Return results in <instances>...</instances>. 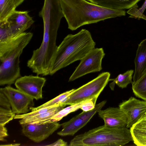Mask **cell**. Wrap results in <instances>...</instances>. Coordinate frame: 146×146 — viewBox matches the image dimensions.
<instances>
[{"instance_id":"cell-2","label":"cell","mask_w":146,"mask_h":146,"mask_svg":"<svg viewBox=\"0 0 146 146\" xmlns=\"http://www.w3.org/2000/svg\"><path fill=\"white\" fill-rule=\"evenodd\" d=\"M95 45L91 33L87 30L82 29L75 34H68L58 46L52 61L49 75H52L74 62L80 60L95 48Z\"/></svg>"},{"instance_id":"cell-12","label":"cell","mask_w":146,"mask_h":146,"mask_svg":"<svg viewBox=\"0 0 146 146\" xmlns=\"http://www.w3.org/2000/svg\"><path fill=\"white\" fill-rule=\"evenodd\" d=\"M27 11H14L7 18L13 37L25 32L34 22Z\"/></svg>"},{"instance_id":"cell-4","label":"cell","mask_w":146,"mask_h":146,"mask_svg":"<svg viewBox=\"0 0 146 146\" xmlns=\"http://www.w3.org/2000/svg\"><path fill=\"white\" fill-rule=\"evenodd\" d=\"M133 139L130 129L127 127L114 128L103 125L75 136L70 146H122Z\"/></svg>"},{"instance_id":"cell-10","label":"cell","mask_w":146,"mask_h":146,"mask_svg":"<svg viewBox=\"0 0 146 146\" xmlns=\"http://www.w3.org/2000/svg\"><path fill=\"white\" fill-rule=\"evenodd\" d=\"M45 78L38 75L21 76L15 81V84L17 89L34 99H42V88L46 82Z\"/></svg>"},{"instance_id":"cell-16","label":"cell","mask_w":146,"mask_h":146,"mask_svg":"<svg viewBox=\"0 0 146 146\" xmlns=\"http://www.w3.org/2000/svg\"><path fill=\"white\" fill-rule=\"evenodd\" d=\"M103 7L114 9H130L141 0H87Z\"/></svg>"},{"instance_id":"cell-24","label":"cell","mask_w":146,"mask_h":146,"mask_svg":"<svg viewBox=\"0 0 146 146\" xmlns=\"http://www.w3.org/2000/svg\"><path fill=\"white\" fill-rule=\"evenodd\" d=\"M15 115L12 109L0 107V125L4 126L14 119Z\"/></svg>"},{"instance_id":"cell-19","label":"cell","mask_w":146,"mask_h":146,"mask_svg":"<svg viewBox=\"0 0 146 146\" xmlns=\"http://www.w3.org/2000/svg\"><path fill=\"white\" fill-rule=\"evenodd\" d=\"M133 70H128L123 74H119L110 84V86L112 90L114 89L115 84L119 87L123 88L126 87L128 85L131 83Z\"/></svg>"},{"instance_id":"cell-6","label":"cell","mask_w":146,"mask_h":146,"mask_svg":"<svg viewBox=\"0 0 146 146\" xmlns=\"http://www.w3.org/2000/svg\"><path fill=\"white\" fill-rule=\"evenodd\" d=\"M105 55L102 48L92 49L80 60L68 81H73L90 73L100 71L102 69V60Z\"/></svg>"},{"instance_id":"cell-3","label":"cell","mask_w":146,"mask_h":146,"mask_svg":"<svg viewBox=\"0 0 146 146\" xmlns=\"http://www.w3.org/2000/svg\"><path fill=\"white\" fill-rule=\"evenodd\" d=\"M33 36L24 32L0 42V86H10L21 77L20 57Z\"/></svg>"},{"instance_id":"cell-9","label":"cell","mask_w":146,"mask_h":146,"mask_svg":"<svg viewBox=\"0 0 146 146\" xmlns=\"http://www.w3.org/2000/svg\"><path fill=\"white\" fill-rule=\"evenodd\" d=\"M21 125L24 135L36 143L46 139L61 126L59 123L54 121L40 124L24 123Z\"/></svg>"},{"instance_id":"cell-20","label":"cell","mask_w":146,"mask_h":146,"mask_svg":"<svg viewBox=\"0 0 146 146\" xmlns=\"http://www.w3.org/2000/svg\"><path fill=\"white\" fill-rule=\"evenodd\" d=\"M16 7L13 0H0V22L6 20Z\"/></svg>"},{"instance_id":"cell-18","label":"cell","mask_w":146,"mask_h":146,"mask_svg":"<svg viewBox=\"0 0 146 146\" xmlns=\"http://www.w3.org/2000/svg\"><path fill=\"white\" fill-rule=\"evenodd\" d=\"M132 89L137 97L146 101V71L136 81L131 82Z\"/></svg>"},{"instance_id":"cell-22","label":"cell","mask_w":146,"mask_h":146,"mask_svg":"<svg viewBox=\"0 0 146 146\" xmlns=\"http://www.w3.org/2000/svg\"><path fill=\"white\" fill-rule=\"evenodd\" d=\"M74 90L75 89H73L64 92L52 99L38 107H33L31 108L30 110H31L32 111L41 108L60 104V102L70 95Z\"/></svg>"},{"instance_id":"cell-8","label":"cell","mask_w":146,"mask_h":146,"mask_svg":"<svg viewBox=\"0 0 146 146\" xmlns=\"http://www.w3.org/2000/svg\"><path fill=\"white\" fill-rule=\"evenodd\" d=\"M6 96L15 114H25L34 106V99L18 89L8 86L0 89Z\"/></svg>"},{"instance_id":"cell-11","label":"cell","mask_w":146,"mask_h":146,"mask_svg":"<svg viewBox=\"0 0 146 146\" xmlns=\"http://www.w3.org/2000/svg\"><path fill=\"white\" fill-rule=\"evenodd\" d=\"M119 108L126 116V127L130 128L146 112V101L131 97L128 100L121 103Z\"/></svg>"},{"instance_id":"cell-7","label":"cell","mask_w":146,"mask_h":146,"mask_svg":"<svg viewBox=\"0 0 146 146\" xmlns=\"http://www.w3.org/2000/svg\"><path fill=\"white\" fill-rule=\"evenodd\" d=\"M106 101L104 100L97 104L93 110L87 111H83L70 120L61 124L62 129L57 133L62 136H73L85 126L92 117L104 106Z\"/></svg>"},{"instance_id":"cell-30","label":"cell","mask_w":146,"mask_h":146,"mask_svg":"<svg viewBox=\"0 0 146 146\" xmlns=\"http://www.w3.org/2000/svg\"><path fill=\"white\" fill-rule=\"evenodd\" d=\"M14 3L17 7L21 4L24 0H13Z\"/></svg>"},{"instance_id":"cell-17","label":"cell","mask_w":146,"mask_h":146,"mask_svg":"<svg viewBox=\"0 0 146 146\" xmlns=\"http://www.w3.org/2000/svg\"><path fill=\"white\" fill-rule=\"evenodd\" d=\"M66 106H63L53 111L47 112L25 119H21L19 121L21 125L24 123L40 124L44 123L54 116Z\"/></svg>"},{"instance_id":"cell-5","label":"cell","mask_w":146,"mask_h":146,"mask_svg":"<svg viewBox=\"0 0 146 146\" xmlns=\"http://www.w3.org/2000/svg\"><path fill=\"white\" fill-rule=\"evenodd\" d=\"M110 73L103 72L94 79L77 89L64 100L60 104L72 105L85 100L98 98L110 80Z\"/></svg>"},{"instance_id":"cell-23","label":"cell","mask_w":146,"mask_h":146,"mask_svg":"<svg viewBox=\"0 0 146 146\" xmlns=\"http://www.w3.org/2000/svg\"><path fill=\"white\" fill-rule=\"evenodd\" d=\"M63 106H66L65 105L57 104L51 106L41 108L28 113L22 114L15 115L14 119H23L35 115L40 113L48 111L56 110Z\"/></svg>"},{"instance_id":"cell-27","label":"cell","mask_w":146,"mask_h":146,"mask_svg":"<svg viewBox=\"0 0 146 146\" xmlns=\"http://www.w3.org/2000/svg\"><path fill=\"white\" fill-rule=\"evenodd\" d=\"M98 98L95 97L86 100L83 104L80 109L85 111L93 110L95 108Z\"/></svg>"},{"instance_id":"cell-26","label":"cell","mask_w":146,"mask_h":146,"mask_svg":"<svg viewBox=\"0 0 146 146\" xmlns=\"http://www.w3.org/2000/svg\"><path fill=\"white\" fill-rule=\"evenodd\" d=\"M137 5L130 8L127 13L130 15L129 17L137 18H139L145 19L146 16L143 14L146 8V0L141 7L138 9L137 8Z\"/></svg>"},{"instance_id":"cell-13","label":"cell","mask_w":146,"mask_h":146,"mask_svg":"<svg viewBox=\"0 0 146 146\" xmlns=\"http://www.w3.org/2000/svg\"><path fill=\"white\" fill-rule=\"evenodd\" d=\"M99 117L104 121V125L110 127L123 128L127 125V119L124 112L118 108L110 107L98 112Z\"/></svg>"},{"instance_id":"cell-21","label":"cell","mask_w":146,"mask_h":146,"mask_svg":"<svg viewBox=\"0 0 146 146\" xmlns=\"http://www.w3.org/2000/svg\"><path fill=\"white\" fill-rule=\"evenodd\" d=\"M87 100L75 104L70 105L68 107L64 108L43 123L50 121L58 122L60 121L63 117L70 113L80 109L83 104Z\"/></svg>"},{"instance_id":"cell-14","label":"cell","mask_w":146,"mask_h":146,"mask_svg":"<svg viewBox=\"0 0 146 146\" xmlns=\"http://www.w3.org/2000/svg\"><path fill=\"white\" fill-rule=\"evenodd\" d=\"M133 81L138 79L146 71V38L139 44L134 59Z\"/></svg>"},{"instance_id":"cell-28","label":"cell","mask_w":146,"mask_h":146,"mask_svg":"<svg viewBox=\"0 0 146 146\" xmlns=\"http://www.w3.org/2000/svg\"><path fill=\"white\" fill-rule=\"evenodd\" d=\"M8 134L6 128L4 126L0 125V140L5 141V138L7 136Z\"/></svg>"},{"instance_id":"cell-1","label":"cell","mask_w":146,"mask_h":146,"mask_svg":"<svg viewBox=\"0 0 146 146\" xmlns=\"http://www.w3.org/2000/svg\"><path fill=\"white\" fill-rule=\"evenodd\" d=\"M68 28L74 31L85 25L125 16L123 9L103 7L86 0H59Z\"/></svg>"},{"instance_id":"cell-15","label":"cell","mask_w":146,"mask_h":146,"mask_svg":"<svg viewBox=\"0 0 146 146\" xmlns=\"http://www.w3.org/2000/svg\"><path fill=\"white\" fill-rule=\"evenodd\" d=\"M130 128L134 144L146 146V112Z\"/></svg>"},{"instance_id":"cell-29","label":"cell","mask_w":146,"mask_h":146,"mask_svg":"<svg viewBox=\"0 0 146 146\" xmlns=\"http://www.w3.org/2000/svg\"><path fill=\"white\" fill-rule=\"evenodd\" d=\"M50 146H67L68 145L67 142H66L61 139H59L55 142L47 145Z\"/></svg>"},{"instance_id":"cell-25","label":"cell","mask_w":146,"mask_h":146,"mask_svg":"<svg viewBox=\"0 0 146 146\" xmlns=\"http://www.w3.org/2000/svg\"><path fill=\"white\" fill-rule=\"evenodd\" d=\"M13 37L8 24L7 21L0 22V42Z\"/></svg>"}]
</instances>
